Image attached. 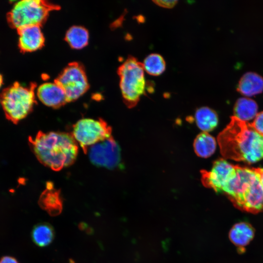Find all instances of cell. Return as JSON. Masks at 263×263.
<instances>
[{
	"mask_svg": "<svg viewBox=\"0 0 263 263\" xmlns=\"http://www.w3.org/2000/svg\"><path fill=\"white\" fill-rule=\"evenodd\" d=\"M249 125L259 134L263 136V111L258 113L253 121Z\"/></svg>",
	"mask_w": 263,
	"mask_h": 263,
	"instance_id": "7402d4cb",
	"label": "cell"
},
{
	"mask_svg": "<svg viewBox=\"0 0 263 263\" xmlns=\"http://www.w3.org/2000/svg\"><path fill=\"white\" fill-rule=\"evenodd\" d=\"M38 204L50 216H56L60 214L63 207L60 191L55 189L52 184L48 183L46 189L40 196Z\"/></svg>",
	"mask_w": 263,
	"mask_h": 263,
	"instance_id": "4fadbf2b",
	"label": "cell"
},
{
	"mask_svg": "<svg viewBox=\"0 0 263 263\" xmlns=\"http://www.w3.org/2000/svg\"><path fill=\"white\" fill-rule=\"evenodd\" d=\"M155 4L165 8H170L173 7L177 3L178 1L173 0H153Z\"/></svg>",
	"mask_w": 263,
	"mask_h": 263,
	"instance_id": "603a6c76",
	"label": "cell"
},
{
	"mask_svg": "<svg viewBox=\"0 0 263 263\" xmlns=\"http://www.w3.org/2000/svg\"><path fill=\"white\" fill-rule=\"evenodd\" d=\"M118 73L124 101L129 108L133 107L145 94L146 83L143 64L130 56L119 67Z\"/></svg>",
	"mask_w": 263,
	"mask_h": 263,
	"instance_id": "277c9868",
	"label": "cell"
},
{
	"mask_svg": "<svg viewBox=\"0 0 263 263\" xmlns=\"http://www.w3.org/2000/svg\"><path fill=\"white\" fill-rule=\"evenodd\" d=\"M112 129L103 120L83 118L73 126L72 135L85 153L94 144L112 136Z\"/></svg>",
	"mask_w": 263,
	"mask_h": 263,
	"instance_id": "52a82bcc",
	"label": "cell"
},
{
	"mask_svg": "<svg viewBox=\"0 0 263 263\" xmlns=\"http://www.w3.org/2000/svg\"><path fill=\"white\" fill-rule=\"evenodd\" d=\"M35 102L34 85L25 86L16 82L0 94V103L5 116L15 124L30 113Z\"/></svg>",
	"mask_w": 263,
	"mask_h": 263,
	"instance_id": "3957f363",
	"label": "cell"
},
{
	"mask_svg": "<svg viewBox=\"0 0 263 263\" xmlns=\"http://www.w3.org/2000/svg\"><path fill=\"white\" fill-rule=\"evenodd\" d=\"M79 228L81 230H84L87 227V225L84 223H81L79 225Z\"/></svg>",
	"mask_w": 263,
	"mask_h": 263,
	"instance_id": "484cf974",
	"label": "cell"
},
{
	"mask_svg": "<svg viewBox=\"0 0 263 263\" xmlns=\"http://www.w3.org/2000/svg\"><path fill=\"white\" fill-rule=\"evenodd\" d=\"M29 141L38 160L54 170L70 166L77 155V143L68 133L39 132L35 137H29Z\"/></svg>",
	"mask_w": 263,
	"mask_h": 263,
	"instance_id": "7a4b0ae2",
	"label": "cell"
},
{
	"mask_svg": "<svg viewBox=\"0 0 263 263\" xmlns=\"http://www.w3.org/2000/svg\"><path fill=\"white\" fill-rule=\"evenodd\" d=\"M17 30L19 35V46L22 52L36 51L43 46L44 37L40 26H28Z\"/></svg>",
	"mask_w": 263,
	"mask_h": 263,
	"instance_id": "7c38bea8",
	"label": "cell"
},
{
	"mask_svg": "<svg viewBox=\"0 0 263 263\" xmlns=\"http://www.w3.org/2000/svg\"><path fill=\"white\" fill-rule=\"evenodd\" d=\"M64 90L67 102L73 101L81 96L89 87L86 74L77 63L69 64L56 80Z\"/></svg>",
	"mask_w": 263,
	"mask_h": 263,
	"instance_id": "ba28073f",
	"label": "cell"
},
{
	"mask_svg": "<svg viewBox=\"0 0 263 263\" xmlns=\"http://www.w3.org/2000/svg\"><path fill=\"white\" fill-rule=\"evenodd\" d=\"M261 183L263 188V168H259Z\"/></svg>",
	"mask_w": 263,
	"mask_h": 263,
	"instance_id": "d4e9b609",
	"label": "cell"
},
{
	"mask_svg": "<svg viewBox=\"0 0 263 263\" xmlns=\"http://www.w3.org/2000/svg\"><path fill=\"white\" fill-rule=\"evenodd\" d=\"M217 143L215 139L207 132L199 134L194 139L193 148L197 156L207 158L215 151Z\"/></svg>",
	"mask_w": 263,
	"mask_h": 263,
	"instance_id": "ac0fdd59",
	"label": "cell"
},
{
	"mask_svg": "<svg viewBox=\"0 0 263 263\" xmlns=\"http://www.w3.org/2000/svg\"><path fill=\"white\" fill-rule=\"evenodd\" d=\"M261 184L259 168L235 165V170L222 190L235 206L241 209L246 197Z\"/></svg>",
	"mask_w": 263,
	"mask_h": 263,
	"instance_id": "5b68a950",
	"label": "cell"
},
{
	"mask_svg": "<svg viewBox=\"0 0 263 263\" xmlns=\"http://www.w3.org/2000/svg\"><path fill=\"white\" fill-rule=\"evenodd\" d=\"M89 35L84 27L74 26L67 31L65 39L69 45L75 49H80L85 47L89 41Z\"/></svg>",
	"mask_w": 263,
	"mask_h": 263,
	"instance_id": "ffe728a7",
	"label": "cell"
},
{
	"mask_svg": "<svg viewBox=\"0 0 263 263\" xmlns=\"http://www.w3.org/2000/svg\"><path fill=\"white\" fill-rule=\"evenodd\" d=\"M31 236L33 241L36 245L44 247L52 243L54 238L55 232L50 224L42 223L34 226Z\"/></svg>",
	"mask_w": 263,
	"mask_h": 263,
	"instance_id": "d6986e66",
	"label": "cell"
},
{
	"mask_svg": "<svg viewBox=\"0 0 263 263\" xmlns=\"http://www.w3.org/2000/svg\"><path fill=\"white\" fill-rule=\"evenodd\" d=\"M37 95L43 104L54 108L67 102L64 90L56 81L41 84L37 89Z\"/></svg>",
	"mask_w": 263,
	"mask_h": 263,
	"instance_id": "8fae6325",
	"label": "cell"
},
{
	"mask_svg": "<svg viewBox=\"0 0 263 263\" xmlns=\"http://www.w3.org/2000/svg\"><path fill=\"white\" fill-rule=\"evenodd\" d=\"M88 151L91 161L96 166L113 169L120 164V149L112 136L91 146Z\"/></svg>",
	"mask_w": 263,
	"mask_h": 263,
	"instance_id": "9c48e42d",
	"label": "cell"
},
{
	"mask_svg": "<svg viewBox=\"0 0 263 263\" xmlns=\"http://www.w3.org/2000/svg\"><path fill=\"white\" fill-rule=\"evenodd\" d=\"M54 7L44 0H22L14 4L7 19L11 27L17 30L31 26H40Z\"/></svg>",
	"mask_w": 263,
	"mask_h": 263,
	"instance_id": "8992f818",
	"label": "cell"
},
{
	"mask_svg": "<svg viewBox=\"0 0 263 263\" xmlns=\"http://www.w3.org/2000/svg\"><path fill=\"white\" fill-rule=\"evenodd\" d=\"M258 105L253 99L247 97L239 98L234 107L235 116L242 121H247L255 118L257 114Z\"/></svg>",
	"mask_w": 263,
	"mask_h": 263,
	"instance_id": "e0dca14e",
	"label": "cell"
},
{
	"mask_svg": "<svg viewBox=\"0 0 263 263\" xmlns=\"http://www.w3.org/2000/svg\"><path fill=\"white\" fill-rule=\"evenodd\" d=\"M0 263H19L14 257L6 256L0 259Z\"/></svg>",
	"mask_w": 263,
	"mask_h": 263,
	"instance_id": "cb8c5ba5",
	"label": "cell"
},
{
	"mask_svg": "<svg viewBox=\"0 0 263 263\" xmlns=\"http://www.w3.org/2000/svg\"><path fill=\"white\" fill-rule=\"evenodd\" d=\"M237 90L245 96H253L263 91V77L252 72L245 73L241 77Z\"/></svg>",
	"mask_w": 263,
	"mask_h": 263,
	"instance_id": "9a60e30c",
	"label": "cell"
},
{
	"mask_svg": "<svg viewBox=\"0 0 263 263\" xmlns=\"http://www.w3.org/2000/svg\"><path fill=\"white\" fill-rule=\"evenodd\" d=\"M3 83V78L1 74H0V88L2 86Z\"/></svg>",
	"mask_w": 263,
	"mask_h": 263,
	"instance_id": "4316f807",
	"label": "cell"
},
{
	"mask_svg": "<svg viewBox=\"0 0 263 263\" xmlns=\"http://www.w3.org/2000/svg\"><path fill=\"white\" fill-rule=\"evenodd\" d=\"M254 236V229L247 222H241L235 224L230 229L229 238L231 242L240 251H244L252 240Z\"/></svg>",
	"mask_w": 263,
	"mask_h": 263,
	"instance_id": "5bb4252c",
	"label": "cell"
},
{
	"mask_svg": "<svg viewBox=\"0 0 263 263\" xmlns=\"http://www.w3.org/2000/svg\"><path fill=\"white\" fill-rule=\"evenodd\" d=\"M142 64L144 70L152 75H159L166 69V62L163 57L157 53L148 55Z\"/></svg>",
	"mask_w": 263,
	"mask_h": 263,
	"instance_id": "44dd1931",
	"label": "cell"
},
{
	"mask_svg": "<svg viewBox=\"0 0 263 263\" xmlns=\"http://www.w3.org/2000/svg\"><path fill=\"white\" fill-rule=\"evenodd\" d=\"M195 119L198 127L203 132L212 131L218 123L217 113L207 107H202L197 109L195 113Z\"/></svg>",
	"mask_w": 263,
	"mask_h": 263,
	"instance_id": "2e32d148",
	"label": "cell"
},
{
	"mask_svg": "<svg viewBox=\"0 0 263 263\" xmlns=\"http://www.w3.org/2000/svg\"><path fill=\"white\" fill-rule=\"evenodd\" d=\"M235 169V165L220 158L214 162L210 170H201V182L205 187L222 193Z\"/></svg>",
	"mask_w": 263,
	"mask_h": 263,
	"instance_id": "30bf717a",
	"label": "cell"
},
{
	"mask_svg": "<svg viewBox=\"0 0 263 263\" xmlns=\"http://www.w3.org/2000/svg\"><path fill=\"white\" fill-rule=\"evenodd\" d=\"M222 155L225 159L248 164L263 159V136L235 116L217 136Z\"/></svg>",
	"mask_w": 263,
	"mask_h": 263,
	"instance_id": "6da1fadb",
	"label": "cell"
}]
</instances>
